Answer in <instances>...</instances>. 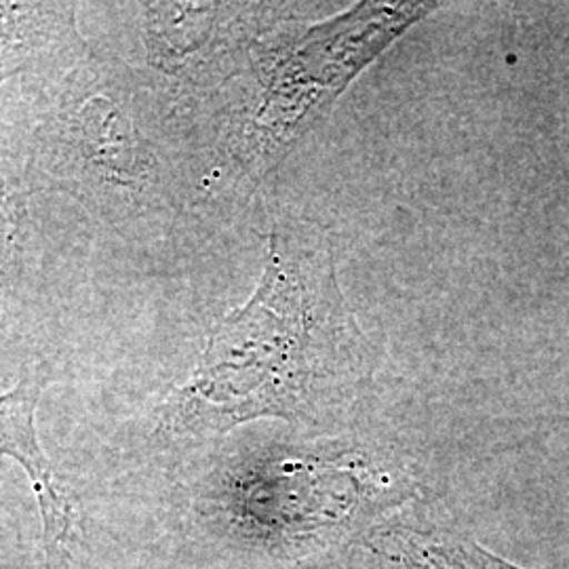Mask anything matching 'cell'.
Wrapping results in <instances>:
<instances>
[{
    "label": "cell",
    "mask_w": 569,
    "mask_h": 569,
    "mask_svg": "<svg viewBox=\"0 0 569 569\" xmlns=\"http://www.w3.org/2000/svg\"><path fill=\"white\" fill-rule=\"evenodd\" d=\"M32 182L0 161V331L18 323L37 289L39 249L30 209Z\"/></svg>",
    "instance_id": "obj_8"
},
{
    "label": "cell",
    "mask_w": 569,
    "mask_h": 569,
    "mask_svg": "<svg viewBox=\"0 0 569 569\" xmlns=\"http://www.w3.org/2000/svg\"><path fill=\"white\" fill-rule=\"evenodd\" d=\"M361 542L380 569H523L425 509L380 519Z\"/></svg>",
    "instance_id": "obj_6"
},
{
    "label": "cell",
    "mask_w": 569,
    "mask_h": 569,
    "mask_svg": "<svg viewBox=\"0 0 569 569\" xmlns=\"http://www.w3.org/2000/svg\"><path fill=\"white\" fill-rule=\"evenodd\" d=\"M224 498L228 519L253 545L308 552L366 536L407 489L361 458H281L232 477Z\"/></svg>",
    "instance_id": "obj_4"
},
{
    "label": "cell",
    "mask_w": 569,
    "mask_h": 569,
    "mask_svg": "<svg viewBox=\"0 0 569 569\" xmlns=\"http://www.w3.org/2000/svg\"><path fill=\"white\" fill-rule=\"evenodd\" d=\"M32 129L23 169L34 188L81 204L117 232L167 204L163 159L142 124L140 79L121 58L91 53L32 81Z\"/></svg>",
    "instance_id": "obj_2"
},
{
    "label": "cell",
    "mask_w": 569,
    "mask_h": 569,
    "mask_svg": "<svg viewBox=\"0 0 569 569\" xmlns=\"http://www.w3.org/2000/svg\"><path fill=\"white\" fill-rule=\"evenodd\" d=\"M361 350L327 247L277 228L256 293L213 327L194 373L167 399L163 427L203 439L260 418L317 422L357 385Z\"/></svg>",
    "instance_id": "obj_1"
},
{
    "label": "cell",
    "mask_w": 569,
    "mask_h": 569,
    "mask_svg": "<svg viewBox=\"0 0 569 569\" xmlns=\"http://www.w3.org/2000/svg\"><path fill=\"white\" fill-rule=\"evenodd\" d=\"M435 7L359 4L306 32L249 42L258 100L237 133V159L268 171L369 61Z\"/></svg>",
    "instance_id": "obj_3"
},
{
    "label": "cell",
    "mask_w": 569,
    "mask_h": 569,
    "mask_svg": "<svg viewBox=\"0 0 569 569\" xmlns=\"http://www.w3.org/2000/svg\"><path fill=\"white\" fill-rule=\"evenodd\" d=\"M89 53L74 2H0V87L56 77Z\"/></svg>",
    "instance_id": "obj_5"
},
{
    "label": "cell",
    "mask_w": 569,
    "mask_h": 569,
    "mask_svg": "<svg viewBox=\"0 0 569 569\" xmlns=\"http://www.w3.org/2000/svg\"><path fill=\"white\" fill-rule=\"evenodd\" d=\"M44 378L39 371H26L18 387L0 395V456H9L20 465L41 507L42 538L47 555L70 545L77 529V512L63 496L60 483L42 453L37 432V407L41 401Z\"/></svg>",
    "instance_id": "obj_7"
}]
</instances>
